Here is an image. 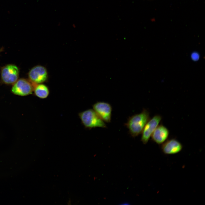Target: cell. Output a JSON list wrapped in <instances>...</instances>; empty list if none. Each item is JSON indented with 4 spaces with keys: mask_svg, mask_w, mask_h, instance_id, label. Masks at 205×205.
Segmentation results:
<instances>
[{
    "mask_svg": "<svg viewBox=\"0 0 205 205\" xmlns=\"http://www.w3.org/2000/svg\"><path fill=\"white\" fill-rule=\"evenodd\" d=\"M149 119V112L147 110L144 109L141 113L129 117L125 125L131 135L135 137L142 133L145 125Z\"/></svg>",
    "mask_w": 205,
    "mask_h": 205,
    "instance_id": "6da1fadb",
    "label": "cell"
},
{
    "mask_svg": "<svg viewBox=\"0 0 205 205\" xmlns=\"http://www.w3.org/2000/svg\"><path fill=\"white\" fill-rule=\"evenodd\" d=\"M79 116L84 127L87 128H106V124L93 109H88L79 113Z\"/></svg>",
    "mask_w": 205,
    "mask_h": 205,
    "instance_id": "7a4b0ae2",
    "label": "cell"
},
{
    "mask_svg": "<svg viewBox=\"0 0 205 205\" xmlns=\"http://www.w3.org/2000/svg\"><path fill=\"white\" fill-rule=\"evenodd\" d=\"M19 69L16 65H6L1 69V82L7 85H13L19 79Z\"/></svg>",
    "mask_w": 205,
    "mask_h": 205,
    "instance_id": "3957f363",
    "label": "cell"
},
{
    "mask_svg": "<svg viewBox=\"0 0 205 205\" xmlns=\"http://www.w3.org/2000/svg\"><path fill=\"white\" fill-rule=\"evenodd\" d=\"M35 84L29 79L20 78L13 85L11 91L16 95L22 96H27L32 94Z\"/></svg>",
    "mask_w": 205,
    "mask_h": 205,
    "instance_id": "277c9868",
    "label": "cell"
},
{
    "mask_svg": "<svg viewBox=\"0 0 205 205\" xmlns=\"http://www.w3.org/2000/svg\"><path fill=\"white\" fill-rule=\"evenodd\" d=\"M28 79L35 84L43 83L46 82L48 74L46 68L40 65L32 67L28 73Z\"/></svg>",
    "mask_w": 205,
    "mask_h": 205,
    "instance_id": "5b68a950",
    "label": "cell"
},
{
    "mask_svg": "<svg viewBox=\"0 0 205 205\" xmlns=\"http://www.w3.org/2000/svg\"><path fill=\"white\" fill-rule=\"evenodd\" d=\"M162 119L161 116L159 115L154 116L148 121L145 125L142 133L141 140L144 144L148 142L152 134Z\"/></svg>",
    "mask_w": 205,
    "mask_h": 205,
    "instance_id": "8992f818",
    "label": "cell"
},
{
    "mask_svg": "<svg viewBox=\"0 0 205 205\" xmlns=\"http://www.w3.org/2000/svg\"><path fill=\"white\" fill-rule=\"evenodd\" d=\"M93 109L100 118L106 122H110L112 112V107L108 103L98 102L93 105Z\"/></svg>",
    "mask_w": 205,
    "mask_h": 205,
    "instance_id": "52a82bcc",
    "label": "cell"
},
{
    "mask_svg": "<svg viewBox=\"0 0 205 205\" xmlns=\"http://www.w3.org/2000/svg\"><path fill=\"white\" fill-rule=\"evenodd\" d=\"M161 146L163 153L166 155H173L177 153L182 150V144L177 140L172 139L165 141Z\"/></svg>",
    "mask_w": 205,
    "mask_h": 205,
    "instance_id": "ba28073f",
    "label": "cell"
},
{
    "mask_svg": "<svg viewBox=\"0 0 205 205\" xmlns=\"http://www.w3.org/2000/svg\"><path fill=\"white\" fill-rule=\"evenodd\" d=\"M168 129L163 125H158L151 135L152 140L157 144H163L166 141L169 135Z\"/></svg>",
    "mask_w": 205,
    "mask_h": 205,
    "instance_id": "9c48e42d",
    "label": "cell"
},
{
    "mask_svg": "<svg viewBox=\"0 0 205 205\" xmlns=\"http://www.w3.org/2000/svg\"><path fill=\"white\" fill-rule=\"evenodd\" d=\"M33 91L35 96L41 99L47 98L50 93L48 87L43 83L36 84L34 86Z\"/></svg>",
    "mask_w": 205,
    "mask_h": 205,
    "instance_id": "30bf717a",
    "label": "cell"
},
{
    "mask_svg": "<svg viewBox=\"0 0 205 205\" xmlns=\"http://www.w3.org/2000/svg\"><path fill=\"white\" fill-rule=\"evenodd\" d=\"M199 55L197 52H194L191 55V59L194 61H197L199 58Z\"/></svg>",
    "mask_w": 205,
    "mask_h": 205,
    "instance_id": "8fae6325",
    "label": "cell"
},
{
    "mask_svg": "<svg viewBox=\"0 0 205 205\" xmlns=\"http://www.w3.org/2000/svg\"><path fill=\"white\" fill-rule=\"evenodd\" d=\"M4 50V48L3 47H2L0 48V53L2 52Z\"/></svg>",
    "mask_w": 205,
    "mask_h": 205,
    "instance_id": "7c38bea8",
    "label": "cell"
}]
</instances>
